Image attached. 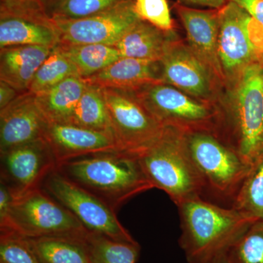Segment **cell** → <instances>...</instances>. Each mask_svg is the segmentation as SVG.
Here are the masks:
<instances>
[{"mask_svg": "<svg viewBox=\"0 0 263 263\" xmlns=\"http://www.w3.org/2000/svg\"><path fill=\"white\" fill-rule=\"evenodd\" d=\"M177 208L181 230L179 243L189 263H209L228 253L249 227L258 220L202 197L185 200Z\"/></svg>", "mask_w": 263, "mask_h": 263, "instance_id": "6da1fadb", "label": "cell"}, {"mask_svg": "<svg viewBox=\"0 0 263 263\" xmlns=\"http://www.w3.org/2000/svg\"><path fill=\"white\" fill-rule=\"evenodd\" d=\"M217 105L216 135L251 164L263 154V61L249 66Z\"/></svg>", "mask_w": 263, "mask_h": 263, "instance_id": "7a4b0ae2", "label": "cell"}, {"mask_svg": "<svg viewBox=\"0 0 263 263\" xmlns=\"http://www.w3.org/2000/svg\"><path fill=\"white\" fill-rule=\"evenodd\" d=\"M57 169L116 212L130 199L153 189L137 157L123 152L86 156L62 162Z\"/></svg>", "mask_w": 263, "mask_h": 263, "instance_id": "3957f363", "label": "cell"}, {"mask_svg": "<svg viewBox=\"0 0 263 263\" xmlns=\"http://www.w3.org/2000/svg\"><path fill=\"white\" fill-rule=\"evenodd\" d=\"M185 138L201 180L202 198L232 208L252 165L214 132H190Z\"/></svg>", "mask_w": 263, "mask_h": 263, "instance_id": "277c9868", "label": "cell"}, {"mask_svg": "<svg viewBox=\"0 0 263 263\" xmlns=\"http://www.w3.org/2000/svg\"><path fill=\"white\" fill-rule=\"evenodd\" d=\"M137 158L153 188L164 191L176 206L189 199L202 197L201 180L183 132L165 127L160 139Z\"/></svg>", "mask_w": 263, "mask_h": 263, "instance_id": "5b68a950", "label": "cell"}, {"mask_svg": "<svg viewBox=\"0 0 263 263\" xmlns=\"http://www.w3.org/2000/svg\"><path fill=\"white\" fill-rule=\"evenodd\" d=\"M14 232L24 238H85L89 230L72 213L42 187L14 197L8 219L0 231Z\"/></svg>", "mask_w": 263, "mask_h": 263, "instance_id": "8992f818", "label": "cell"}, {"mask_svg": "<svg viewBox=\"0 0 263 263\" xmlns=\"http://www.w3.org/2000/svg\"><path fill=\"white\" fill-rule=\"evenodd\" d=\"M130 91L164 127L175 128L185 133H216L219 114L216 105L197 100L162 82L144 84Z\"/></svg>", "mask_w": 263, "mask_h": 263, "instance_id": "52a82bcc", "label": "cell"}, {"mask_svg": "<svg viewBox=\"0 0 263 263\" xmlns=\"http://www.w3.org/2000/svg\"><path fill=\"white\" fill-rule=\"evenodd\" d=\"M219 20L218 55L224 89H228L249 66L263 61L258 39L260 25L230 1L219 10Z\"/></svg>", "mask_w": 263, "mask_h": 263, "instance_id": "ba28073f", "label": "cell"}, {"mask_svg": "<svg viewBox=\"0 0 263 263\" xmlns=\"http://www.w3.org/2000/svg\"><path fill=\"white\" fill-rule=\"evenodd\" d=\"M112 134L123 153L138 157L155 144L165 127L128 89L101 88Z\"/></svg>", "mask_w": 263, "mask_h": 263, "instance_id": "9c48e42d", "label": "cell"}, {"mask_svg": "<svg viewBox=\"0 0 263 263\" xmlns=\"http://www.w3.org/2000/svg\"><path fill=\"white\" fill-rule=\"evenodd\" d=\"M41 187L72 213L90 233L121 241H136L108 204L67 179L57 168L48 175Z\"/></svg>", "mask_w": 263, "mask_h": 263, "instance_id": "30bf717a", "label": "cell"}, {"mask_svg": "<svg viewBox=\"0 0 263 263\" xmlns=\"http://www.w3.org/2000/svg\"><path fill=\"white\" fill-rule=\"evenodd\" d=\"M162 83L193 98L217 106L224 86L179 37L171 43L160 60Z\"/></svg>", "mask_w": 263, "mask_h": 263, "instance_id": "8fae6325", "label": "cell"}, {"mask_svg": "<svg viewBox=\"0 0 263 263\" xmlns=\"http://www.w3.org/2000/svg\"><path fill=\"white\" fill-rule=\"evenodd\" d=\"M141 20L134 9V0L87 18L51 21L66 44H100L115 46L124 34Z\"/></svg>", "mask_w": 263, "mask_h": 263, "instance_id": "7c38bea8", "label": "cell"}, {"mask_svg": "<svg viewBox=\"0 0 263 263\" xmlns=\"http://www.w3.org/2000/svg\"><path fill=\"white\" fill-rule=\"evenodd\" d=\"M1 181L13 197L41 188L57 164L44 140L32 142L0 154Z\"/></svg>", "mask_w": 263, "mask_h": 263, "instance_id": "4fadbf2b", "label": "cell"}, {"mask_svg": "<svg viewBox=\"0 0 263 263\" xmlns=\"http://www.w3.org/2000/svg\"><path fill=\"white\" fill-rule=\"evenodd\" d=\"M43 140L49 146L57 165L86 156L121 152L112 134L70 124H49Z\"/></svg>", "mask_w": 263, "mask_h": 263, "instance_id": "5bb4252c", "label": "cell"}, {"mask_svg": "<svg viewBox=\"0 0 263 263\" xmlns=\"http://www.w3.org/2000/svg\"><path fill=\"white\" fill-rule=\"evenodd\" d=\"M48 122L38 108L35 95L22 93L0 110V154L43 140Z\"/></svg>", "mask_w": 263, "mask_h": 263, "instance_id": "9a60e30c", "label": "cell"}, {"mask_svg": "<svg viewBox=\"0 0 263 263\" xmlns=\"http://www.w3.org/2000/svg\"><path fill=\"white\" fill-rule=\"evenodd\" d=\"M175 9L186 32L189 47L224 87L218 55L219 10H199L179 3Z\"/></svg>", "mask_w": 263, "mask_h": 263, "instance_id": "2e32d148", "label": "cell"}, {"mask_svg": "<svg viewBox=\"0 0 263 263\" xmlns=\"http://www.w3.org/2000/svg\"><path fill=\"white\" fill-rule=\"evenodd\" d=\"M60 43L51 20L40 13L0 9V48L14 46L53 48Z\"/></svg>", "mask_w": 263, "mask_h": 263, "instance_id": "e0dca14e", "label": "cell"}, {"mask_svg": "<svg viewBox=\"0 0 263 263\" xmlns=\"http://www.w3.org/2000/svg\"><path fill=\"white\" fill-rule=\"evenodd\" d=\"M84 80L86 84L100 88L134 89L150 83L162 82V66L160 61L121 57L106 68Z\"/></svg>", "mask_w": 263, "mask_h": 263, "instance_id": "ac0fdd59", "label": "cell"}, {"mask_svg": "<svg viewBox=\"0 0 263 263\" xmlns=\"http://www.w3.org/2000/svg\"><path fill=\"white\" fill-rule=\"evenodd\" d=\"M53 48L43 46H14L1 48L0 81L19 93L29 91L33 79Z\"/></svg>", "mask_w": 263, "mask_h": 263, "instance_id": "d6986e66", "label": "cell"}, {"mask_svg": "<svg viewBox=\"0 0 263 263\" xmlns=\"http://www.w3.org/2000/svg\"><path fill=\"white\" fill-rule=\"evenodd\" d=\"M178 37L174 30H162L141 19L123 35L115 47L122 57L160 61Z\"/></svg>", "mask_w": 263, "mask_h": 263, "instance_id": "ffe728a7", "label": "cell"}, {"mask_svg": "<svg viewBox=\"0 0 263 263\" xmlns=\"http://www.w3.org/2000/svg\"><path fill=\"white\" fill-rule=\"evenodd\" d=\"M86 83L70 76L51 89L35 95L38 108L49 124H70Z\"/></svg>", "mask_w": 263, "mask_h": 263, "instance_id": "44dd1931", "label": "cell"}, {"mask_svg": "<svg viewBox=\"0 0 263 263\" xmlns=\"http://www.w3.org/2000/svg\"><path fill=\"white\" fill-rule=\"evenodd\" d=\"M130 0H39L34 4L10 10L36 12L51 21H71L103 13Z\"/></svg>", "mask_w": 263, "mask_h": 263, "instance_id": "7402d4cb", "label": "cell"}, {"mask_svg": "<svg viewBox=\"0 0 263 263\" xmlns=\"http://www.w3.org/2000/svg\"><path fill=\"white\" fill-rule=\"evenodd\" d=\"M86 237L26 238L41 263H90Z\"/></svg>", "mask_w": 263, "mask_h": 263, "instance_id": "603a6c76", "label": "cell"}, {"mask_svg": "<svg viewBox=\"0 0 263 263\" xmlns=\"http://www.w3.org/2000/svg\"><path fill=\"white\" fill-rule=\"evenodd\" d=\"M57 46L73 64L79 76L84 79L95 75L122 57L115 46L106 45L59 43Z\"/></svg>", "mask_w": 263, "mask_h": 263, "instance_id": "cb8c5ba5", "label": "cell"}, {"mask_svg": "<svg viewBox=\"0 0 263 263\" xmlns=\"http://www.w3.org/2000/svg\"><path fill=\"white\" fill-rule=\"evenodd\" d=\"M70 124L112 134L108 109L101 88L86 84Z\"/></svg>", "mask_w": 263, "mask_h": 263, "instance_id": "d4e9b609", "label": "cell"}, {"mask_svg": "<svg viewBox=\"0 0 263 263\" xmlns=\"http://www.w3.org/2000/svg\"><path fill=\"white\" fill-rule=\"evenodd\" d=\"M90 263H136L140 254L138 242L121 241L89 233L86 237Z\"/></svg>", "mask_w": 263, "mask_h": 263, "instance_id": "484cf974", "label": "cell"}, {"mask_svg": "<svg viewBox=\"0 0 263 263\" xmlns=\"http://www.w3.org/2000/svg\"><path fill=\"white\" fill-rule=\"evenodd\" d=\"M232 208L263 219V154L251 166Z\"/></svg>", "mask_w": 263, "mask_h": 263, "instance_id": "4316f807", "label": "cell"}, {"mask_svg": "<svg viewBox=\"0 0 263 263\" xmlns=\"http://www.w3.org/2000/svg\"><path fill=\"white\" fill-rule=\"evenodd\" d=\"M70 76H79L73 64L56 46L38 69L28 91L37 95L51 89Z\"/></svg>", "mask_w": 263, "mask_h": 263, "instance_id": "83f0119b", "label": "cell"}, {"mask_svg": "<svg viewBox=\"0 0 263 263\" xmlns=\"http://www.w3.org/2000/svg\"><path fill=\"white\" fill-rule=\"evenodd\" d=\"M233 263H263V219L254 221L228 252Z\"/></svg>", "mask_w": 263, "mask_h": 263, "instance_id": "f1b7e54d", "label": "cell"}, {"mask_svg": "<svg viewBox=\"0 0 263 263\" xmlns=\"http://www.w3.org/2000/svg\"><path fill=\"white\" fill-rule=\"evenodd\" d=\"M0 263H41L27 238L14 232L0 231Z\"/></svg>", "mask_w": 263, "mask_h": 263, "instance_id": "f546056e", "label": "cell"}, {"mask_svg": "<svg viewBox=\"0 0 263 263\" xmlns=\"http://www.w3.org/2000/svg\"><path fill=\"white\" fill-rule=\"evenodd\" d=\"M134 9L141 20L164 31H174L167 0H134Z\"/></svg>", "mask_w": 263, "mask_h": 263, "instance_id": "4dcf8cb0", "label": "cell"}, {"mask_svg": "<svg viewBox=\"0 0 263 263\" xmlns=\"http://www.w3.org/2000/svg\"><path fill=\"white\" fill-rule=\"evenodd\" d=\"M242 8L263 28V0H228Z\"/></svg>", "mask_w": 263, "mask_h": 263, "instance_id": "1f68e13d", "label": "cell"}, {"mask_svg": "<svg viewBox=\"0 0 263 263\" xmlns=\"http://www.w3.org/2000/svg\"><path fill=\"white\" fill-rule=\"evenodd\" d=\"M14 197L9 189L0 182V227L4 226L8 219Z\"/></svg>", "mask_w": 263, "mask_h": 263, "instance_id": "d6a6232c", "label": "cell"}, {"mask_svg": "<svg viewBox=\"0 0 263 263\" xmlns=\"http://www.w3.org/2000/svg\"><path fill=\"white\" fill-rule=\"evenodd\" d=\"M20 95L21 93L13 86L5 81H0V110L8 106Z\"/></svg>", "mask_w": 263, "mask_h": 263, "instance_id": "836d02e7", "label": "cell"}, {"mask_svg": "<svg viewBox=\"0 0 263 263\" xmlns=\"http://www.w3.org/2000/svg\"><path fill=\"white\" fill-rule=\"evenodd\" d=\"M179 4L190 6L206 7L212 10H219L226 5L228 0H177Z\"/></svg>", "mask_w": 263, "mask_h": 263, "instance_id": "e575fe53", "label": "cell"}, {"mask_svg": "<svg viewBox=\"0 0 263 263\" xmlns=\"http://www.w3.org/2000/svg\"><path fill=\"white\" fill-rule=\"evenodd\" d=\"M39 0H1L0 8H21L37 3Z\"/></svg>", "mask_w": 263, "mask_h": 263, "instance_id": "d590c367", "label": "cell"}, {"mask_svg": "<svg viewBox=\"0 0 263 263\" xmlns=\"http://www.w3.org/2000/svg\"><path fill=\"white\" fill-rule=\"evenodd\" d=\"M209 263H233L230 260L229 257H228V253L222 254V255L219 256V257H216V258L213 259Z\"/></svg>", "mask_w": 263, "mask_h": 263, "instance_id": "8d00e7d4", "label": "cell"}, {"mask_svg": "<svg viewBox=\"0 0 263 263\" xmlns=\"http://www.w3.org/2000/svg\"><path fill=\"white\" fill-rule=\"evenodd\" d=\"M259 48H260L261 53H262V57L263 60V29L261 30L259 37Z\"/></svg>", "mask_w": 263, "mask_h": 263, "instance_id": "74e56055", "label": "cell"}]
</instances>
